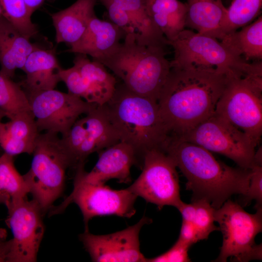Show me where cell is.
<instances>
[{
  "label": "cell",
  "mask_w": 262,
  "mask_h": 262,
  "mask_svg": "<svg viewBox=\"0 0 262 262\" xmlns=\"http://www.w3.org/2000/svg\"><path fill=\"white\" fill-rule=\"evenodd\" d=\"M227 81L221 73L171 67L157 101L169 136L181 137L214 115Z\"/></svg>",
  "instance_id": "obj_1"
},
{
  "label": "cell",
  "mask_w": 262,
  "mask_h": 262,
  "mask_svg": "<svg viewBox=\"0 0 262 262\" xmlns=\"http://www.w3.org/2000/svg\"><path fill=\"white\" fill-rule=\"evenodd\" d=\"M163 150L186 178L192 201L204 199L217 210L232 195L247 193L251 169L229 166L204 147L173 136H169Z\"/></svg>",
  "instance_id": "obj_2"
},
{
  "label": "cell",
  "mask_w": 262,
  "mask_h": 262,
  "mask_svg": "<svg viewBox=\"0 0 262 262\" xmlns=\"http://www.w3.org/2000/svg\"><path fill=\"white\" fill-rule=\"evenodd\" d=\"M102 106L120 141L131 145L142 161L147 151L163 149L169 135L157 101L117 82L112 97Z\"/></svg>",
  "instance_id": "obj_3"
},
{
  "label": "cell",
  "mask_w": 262,
  "mask_h": 262,
  "mask_svg": "<svg viewBox=\"0 0 262 262\" xmlns=\"http://www.w3.org/2000/svg\"><path fill=\"white\" fill-rule=\"evenodd\" d=\"M123 40L96 61L110 69L132 92L158 101L171 68L165 46L141 44L129 34Z\"/></svg>",
  "instance_id": "obj_4"
},
{
  "label": "cell",
  "mask_w": 262,
  "mask_h": 262,
  "mask_svg": "<svg viewBox=\"0 0 262 262\" xmlns=\"http://www.w3.org/2000/svg\"><path fill=\"white\" fill-rule=\"evenodd\" d=\"M167 44L174 50L171 67L204 70L227 76L262 75L261 61L249 63L209 35L184 29Z\"/></svg>",
  "instance_id": "obj_5"
},
{
  "label": "cell",
  "mask_w": 262,
  "mask_h": 262,
  "mask_svg": "<svg viewBox=\"0 0 262 262\" xmlns=\"http://www.w3.org/2000/svg\"><path fill=\"white\" fill-rule=\"evenodd\" d=\"M32 154L31 168L23 176L44 213L62 195L66 171L73 163L62 138L52 132L39 134Z\"/></svg>",
  "instance_id": "obj_6"
},
{
  "label": "cell",
  "mask_w": 262,
  "mask_h": 262,
  "mask_svg": "<svg viewBox=\"0 0 262 262\" xmlns=\"http://www.w3.org/2000/svg\"><path fill=\"white\" fill-rule=\"evenodd\" d=\"M262 75L229 76L214 114L245 133L257 147L262 134Z\"/></svg>",
  "instance_id": "obj_7"
},
{
  "label": "cell",
  "mask_w": 262,
  "mask_h": 262,
  "mask_svg": "<svg viewBox=\"0 0 262 262\" xmlns=\"http://www.w3.org/2000/svg\"><path fill=\"white\" fill-rule=\"evenodd\" d=\"M256 210L254 214L248 213L230 199L215 210V221L223 235L215 262H225L229 257L237 262L262 260V245H256L255 238L262 230V208Z\"/></svg>",
  "instance_id": "obj_8"
},
{
  "label": "cell",
  "mask_w": 262,
  "mask_h": 262,
  "mask_svg": "<svg viewBox=\"0 0 262 262\" xmlns=\"http://www.w3.org/2000/svg\"><path fill=\"white\" fill-rule=\"evenodd\" d=\"M137 197L128 188L115 190L105 183L83 181L75 175L72 193L59 206L51 209L50 213H60L69 204L75 203L82 212L85 230H87L89 221L96 216L131 217L136 213L134 204Z\"/></svg>",
  "instance_id": "obj_9"
},
{
  "label": "cell",
  "mask_w": 262,
  "mask_h": 262,
  "mask_svg": "<svg viewBox=\"0 0 262 262\" xmlns=\"http://www.w3.org/2000/svg\"><path fill=\"white\" fill-rule=\"evenodd\" d=\"M178 138L223 155L240 167L251 169L256 164V146L250 138L215 114Z\"/></svg>",
  "instance_id": "obj_10"
},
{
  "label": "cell",
  "mask_w": 262,
  "mask_h": 262,
  "mask_svg": "<svg viewBox=\"0 0 262 262\" xmlns=\"http://www.w3.org/2000/svg\"><path fill=\"white\" fill-rule=\"evenodd\" d=\"M176 168L163 150H149L144 155L141 173L128 189L160 210L165 206L177 208L182 201Z\"/></svg>",
  "instance_id": "obj_11"
},
{
  "label": "cell",
  "mask_w": 262,
  "mask_h": 262,
  "mask_svg": "<svg viewBox=\"0 0 262 262\" xmlns=\"http://www.w3.org/2000/svg\"><path fill=\"white\" fill-rule=\"evenodd\" d=\"M27 94L39 131L61 134L62 137L66 135L81 115L98 106L69 92L54 89Z\"/></svg>",
  "instance_id": "obj_12"
},
{
  "label": "cell",
  "mask_w": 262,
  "mask_h": 262,
  "mask_svg": "<svg viewBox=\"0 0 262 262\" xmlns=\"http://www.w3.org/2000/svg\"><path fill=\"white\" fill-rule=\"evenodd\" d=\"M6 222L13 237L8 262H34L44 233L42 213L37 202L27 197L7 206Z\"/></svg>",
  "instance_id": "obj_13"
},
{
  "label": "cell",
  "mask_w": 262,
  "mask_h": 262,
  "mask_svg": "<svg viewBox=\"0 0 262 262\" xmlns=\"http://www.w3.org/2000/svg\"><path fill=\"white\" fill-rule=\"evenodd\" d=\"M85 115L62 137L76 167L84 163L90 154L120 141L103 106H97Z\"/></svg>",
  "instance_id": "obj_14"
},
{
  "label": "cell",
  "mask_w": 262,
  "mask_h": 262,
  "mask_svg": "<svg viewBox=\"0 0 262 262\" xmlns=\"http://www.w3.org/2000/svg\"><path fill=\"white\" fill-rule=\"evenodd\" d=\"M151 219L144 216L137 223L122 230L106 235H95L88 230L80 239L93 262H145L140 249L139 233Z\"/></svg>",
  "instance_id": "obj_15"
},
{
  "label": "cell",
  "mask_w": 262,
  "mask_h": 262,
  "mask_svg": "<svg viewBox=\"0 0 262 262\" xmlns=\"http://www.w3.org/2000/svg\"><path fill=\"white\" fill-rule=\"evenodd\" d=\"M133 165L142 167L143 161L129 144L119 141L98 152V159L90 172L84 170V163L76 166L75 175L92 183H105L116 179L120 183L131 181V168Z\"/></svg>",
  "instance_id": "obj_16"
},
{
  "label": "cell",
  "mask_w": 262,
  "mask_h": 262,
  "mask_svg": "<svg viewBox=\"0 0 262 262\" xmlns=\"http://www.w3.org/2000/svg\"><path fill=\"white\" fill-rule=\"evenodd\" d=\"M125 35L123 31L111 21L101 20L95 16L81 39L66 51L89 55L93 60L98 61L112 52Z\"/></svg>",
  "instance_id": "obj_17"
},
{
  "label": "cell",
  "mask_w": 262,
  "mask_h": 262,
  "mask_svg": "<svg viewBox=\"0 0 262 262\" xmlns=\"http://www.w3.org/2000/svg\"><path fill=\"white\" fill-rule=\"evenodd\" d=\"M61 67L54 49L39 47L27 57L22 70L26 74L21 85L27 93L54 89L61 81Z\"/></svg>",
  "instance_id": "obj_18"
},
{
  "label": "cell",
  "mask_w": 262,
  "mask_h": 262,
  "mask_svg": "<svg viewBox=\"0 0 262 262\" xmlns=\"http://www.w3.org/2000/svg\"><path fill=\"white\" fill-rule=\"evenodd\" d=\"M97 0H77L68 7L51 14L55 30V41L69 47L77 43L95 16Z\"/></svg>",
  "instance_id": "obj_19"
},
{
  "label": "cell",
  "mask_w": 262,
  "mask_h": 262,
  "mask_svg": "<svg viewBox=\"0 0 262 262\" xmlns=\"http://www.w3.org/2000/svg\"><path fill=\"white\" fill-rule=\"evenodd\" d=\"M22 35L3 16L0 18V74L11 79L22 69L28 56L39 48Z\"/></svg>",
  "instance_id": "obj_20"
},
{
  "label": "cell",
  "mask_w": 262,
  "mask_h": 262,
  "mask_svg": "<svg viewBox=\"0 0 262 262\" xmlns=\"http://www.w3.org/2000/svg\"><path fill=\"white\" fill-rule=\"evenodd\" d=\"M79 70L86 93L85 101L102 106L111 98L117 81L101 63L91 61L87 55L77 53L73 61Z\"/></svg>",
  "instance_id": "obj_21"
},
{
  "label": "cell",
  "mask_w": 262,
  "mask_h": 262,
  "mask_svg": "<svg viewBox=\"0 0 262 262\" xmlns=\"http://www.w3.org/2000/svg\"><path fill=\"white\" fill-rule=\"evenodd\" d=\"M40 133L32 112L22 113L7 122H0V146L13 156L31 154Z\"/></svg>",
  "instance_id": "obj_22"
},
{
  "label": "cell",
  "mask_w": 262,
  "mask_h": 262,
  "mask_svg": "<svg viewBox=\"0 0 262 262\" xmlns=\"http://www.w3.org/2000/svg\"><path fill=\"white\" fill-rule=\"evenodd\" d=\"M126 13L124 32L138 43L166 46L167 40L152 19L147 8V0H112Z\"/></svg>",
  "instance_id": "obj_23"
},
{
  "label": "cell",
  "mask_w": 262,
  "mask_h": 262,
  "mask_svg": "<svg viewBox=\"0 0 262 262\" xmlns=\"http://www.w3.org/2000/svg\"><path fill=\"white\" fill-rule=\"evenodd\" d=\"M186 3L185 26L220 40V26L227 12L222 0H187Z\"/></svg>",
  "instance_id": "obj_24"
},
{
  "label": "cell",
  "mask_w": 262,
  "mask_h": 262,
  "mask_svg": "<svg viewBox=\"0 0 262 262\" xmlns=\"http://www.w3.org/2000/svg\"><path fill=\"white\" fill-rule=\"evenodd\" d=\"M148 11L167 41L174 40L186 25L187 6L179 0H147Z\"/></svg>",
  "instance_id": "obj_25"
},
{
  "label": "cell",
  "mask_w": 262,
  "mask_h": 262,
  "mask_svg": "<svg viewBox=\"0 0 262 262\" xmlns=\"http://www.w3.org/2000/svg\"><path fill=\"white\" fill-rule=\"evenodd\" d=\"M221 43L234 54L248 62L262 58V17L225 35Z\"/></svg>",
  "instance_id": "obj_26"
},
{
  "label": "cell",
  "mask_w": 262,
  "mask_h": 262,
  "mask_svg": "<svg viewBox=\"0 0 262 262\" xmlns=\"http://www.w3.org/2000/svg\"><path fill=\"white\" fill-rule=\"evenodd\" d=\"M29 188L23 175L15 167L14 156L4 152L0 156V198L7 206L27 197Z\"/></svg>",
  "instance_id": "obj_27"
},
{
  "label": "cell",
  "mask_w": 262,
  "mask_h": 262,
  "mask_svg": "<svg viewBox=\"0 0 262 262\" xmlns=\"http://www.w3.org/2000/svg\"><path fill=\"white\" fill-rule=\"evenodd\" d=\"M262 6V0H232L221 24V40L225 35L249 24L257 16Z\"/></svg>",
  "instance_id": "obj_28"
},
{
  "label": "cell",
  "mask_w": 262,
  "mask_h": 262,
  "mask_svg": "<svg viewBox=\"0 0 262 262\" xmlns=\"http://www.w3.org/2000/svg\"><path fill=\"white\" fill-rule=\"evenodd\" d=\"M0 110L10 119L31 112L28 96L21 84L0 74Z\"/></svg>",
  "instance_id": "obj_29"
},
{
  "label": "cell",
  "mask_w": 262,
  "mask_h": 262,
  "mask_svg": "<svg viewBox=\"0 0 262 262\" xmlns=\"http://www.w3.org/2000/svg\"><path fill=\"white\" fill-rule=\"evenodd\" d=\"M3 16L25 37L30 39L38 33L24 0H0Z\"/></svg>",
  "instance_id": "obj_30"
},
{
  "label": "cell",
  "mask_w": 262,
  "mask_h": 262,
  "mask_svg": "<svg viewBox=\"0 0 262 262\" xmlns=\"http://www.w3.org/2000/svg\"><path fill=\"white\" fill-rule=\"evenodd\" d=\"M196 207V214L193 224L196 229L199 240L206 239L210 234L220 230L214 222L215 209L207 200L199 199L192 201Z\"/></svg>",
  "instance_id": "obj_31"
},
{
  "label": "cell",
  "mask_w": 262,
  "mask_h": 262,
  "mask_svg": "<svg viewBox=\"0 0 262 262\" xmlns=\"http://www.w3.org/2000/svg\"><path fill=\"white\" fill-rule=\"evenodd\" d=\"M252 173L248 189L246 195L243 196L242 203L246 205L252 200L256 201L255 208H262V166L256 164L251 169Z\"/></svg>",
  "instance_id": "obj_32"
},
{
  "label": "cell",
  "mask_w": 262,
  "mask_h": 262,
  "mask_svg": "<svg viewBox=\"0 0 262 262\" xmlns=\"http://www.w3.org/2000/svg\"><path fill=\"white\" fill-rule=\"evenodd\" d=\"M189 245L178 239L167 251L156 257L147 259V262H188L191 260L188 254Z\"/></svg>",
  "instance_id": "obj_33"
},
{
  "label": "cell",
  "mask_w": 262,
  "mask_h": 262,
  "mask_svg": "<svg viewBox=\"0 0 262 262\" xmlns=\"http://www.w3.org/2000/svg\"><path fill=\"white\" fill-rule=\"evenodd\" d=\"M178 239L190 246L199 241L193 223L182 221Z\"/></svg>",
  "instance_id": "obj_34"
},
{
  "label": "cell",
  "mask_w": 262,
  "mask_h": 262,
  "mask_svg": "<svg viewBox=\"0 0 262 262\" xmlns=\"http://www.w3.org/2000/svg\"><path fill=\"white\" fill-rule=\"evenodd\" d=\"M177 208L181 213L183 221L193 223L196 214V207L193 202L187 204L182 201Z\"/></svg>",
  "instance_id": "obj_35"
},
{
  "label": "cell",
  "mask_w": 262,
  "mask_h": 262,
  "mask_svg": "<svg viewBox=\"0 0 262 262\" xmlns=\"http://www.w3.org/2000/svg\"><path fill=\"white\" fill-rule=\"evenodd\" d=\"M11 241L0 240V262H8Z\"/></svg>",
  "instance_id": "obj_36"
},
{
  "label": "cell",
  "mask_w": 262,
  "mask_h": 262,
  "mask_svg": "<svg viewBox=\"0 0 262 262\" xmlns=\"http://www.w3.org/2000/svg\"><path fill=\"white\" fill-rule=\"evenodd\" d=\"M55 0H24L29 11L32 14L42 6L46 1H53Z\"/></svg>",
  "instance_id": "obj_37"
},
{
  "label": "cell",
  "mask_w": 262,
  "mask_h": 262,
  "mask_svg": "<svg viewBox=\"0 0 262 262\" xmlns=\"http://www.w3.org/2000/svg\"><path fill=\"white\" fill-rule=\"evenodd\" d=\"M6 233V231L5 230L0 229V240H5Z\"/></svg>",
  "instance_id": "obj_38"
},
{
  "label": "cell",
  "mask_w": 262,
  "mask_h": 262,
  "mask_svg": "<svg viewBox=\"0 0 262 262\" xmlns=\"http://www.w3.org/2000/svg\"><path fill=\"white\" fill-rule=\"evenodd\" d=\"M3 116H5L4 114L2 112L0 111V122H1V119Z\"/></svg>",
  "instance_id": "obj_39"
},
{
  "label": "cell",
  "mask_w": 262,
  "mask_h": 262,
  "mask_svg": "<svg viewBox=\"0 0 262 262\" xmlns=\"http://www.w3.org/2000/svg\"><path fill=\"white\" fill-rule=\"evenodd\" d=\"M2 16H3V13H2V11L1 7L0 4V18Z\"/></svg>",
  "instance_id": "obj_40"
},
{
  "label": "cell",
  "mask_w": 262,
  "mask_h": 262,
  "mask_svg": "<svg viewBox=\"0 0 262 262\" xmlns=\"http://www.w3.org/2000/svg\"></svg>",
  "instance_id": "obj_41"
}]
</instances>
